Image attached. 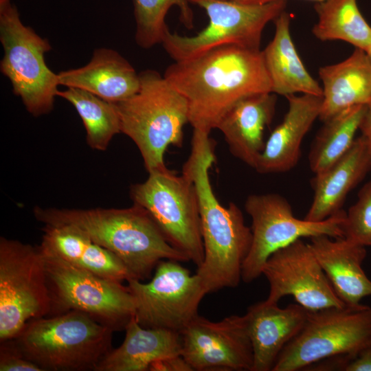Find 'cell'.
<instances>
[{
    "label": "cell",
    "instance_id": "obj_35",
    "mask_svg": "<svg viewBox=\"0 0 371 371\" xmlns=\"http://www.w3.org/2000/svg\"><path fill=\"white\" fill-rule=\"evenodd\" d=\"M247 5H261L273 0H225Z\"/></svg>",
    "mask_w": 371,
    "mask_h": 371
},
{
    "label": "cell",
    "instance_id": "obj_4",
    "mask_svg": "<svg viewBox=\"0 0 371 371\" xmlns=\"http://www.w3.org/2000/svg\"><path fill=\"white\" fill-rule=\"evenodd\" d=\"M139 77L138 91L113 103L121 133L136 144L149 173L168 168L164 154L169 146L181 147L188 105L185 97L158 71L146 69Z\"/></svg>",
    "mask_w": 371,
    "mask_h": 371
},
{
    "label": "cell",
    "instance_id": "obj_31",
    "mask_svg": "<svg viewBox=\"0 0 371 371\" xmlns=\"http://www.w3.org/2000/svg\"><path fill=\"white\" fill-rule=\"evenodd\" d=\"M0 371H43V370L23 355L12 339L1 341Z\"/></svg>",
    "mask_w": 371,
    "mask_h": 371
},
{
    "label": "cell",
    "instance_id": "obj_23",
    "mask_svg": "<svg viewBox=\"0 0 371 371\" xmlns=\"http://www.w3.org/2000/svg\"><path fill=\"white\" fill-rule=\"evenodd\" d=\"M125 338L98 364L95 371H146L160 359L181 355L179 333L146 328L133 317L125 328Z\"/></svg>",
    "mask_w": 371,
    "mask_h": 371
},
{
    "label": "cell",
    "instance_id": "obj_14",
    "mask_svg": "<svg viewBox=\"0 0 371 371\" xmlns=\"http://www.w3.org/2000/svg\"><path fill=\"white\" fill-rule=\"evenodd\" d=\"M262 275L269 284L266 299L269 302L278 303L291 295L310 311L346 306L337 295L310 243L302 238L273 253Z\"/></svg>",
    "mask_w": 371,
    "mask_h": 371
},
{
    "label": "cell",
    "instance_id": "obj_17",
    "mask_svg": "<svg viewBox=\"0 0 371 371\" xmlns=\"http://www.w3.org/2000/svg\"><path fill=\"white\" fill-rule=\"evenodd\" d=\"M288 110L272 131L258 159L255 170L260 174L286 172L298 163L302 141L319 118L322 96L301 94L286 97Z\"/></svg>",
    "mask_w": 371,
    "mask_h": 371
},
{
    "label": "cell",
    "instance_id": "obj_30",
    "mask_svg": "<svg viewBox=\"0 0 371 371\" xmlns=\"http://www.w3.org/2000/svg\"><path fill=\"white\" fill-rule=\"evenodd\" d=\"M357 200L346 212L344 236L366 247H371V181L359 190Z\"/></svg>",
    "mask_w": 371,
    "mask_h": 371
},
{
    "label": "cell",
    "instance_id": "obj_38",
    "mask_svg": "<svg viewBox=\"0 0 371 371\" xmlns=\"http://www.w3.org/2000/svg\"><path fill=\"white\" fill-rule=\"evenodd\" d=\"M313 1H315L317 3V2H322V1H325V0H313Z\"/></svg>",
    "mask_w": 371,
    "mask_h": 371
},
{
    "label": "cell",
    "instance_id": "obj_1",
    "mask_svg": "<svg viewBox=\"0 0 371 371\" xmlns=\"http://www.w3.org/2000/svg\"><path fill=\"white\" fill-rule=\"evenodd\" d=\"M186 99L188 122L210 133L225 114L248 95L271 92L262 52L236 45L175 61L164 74Z\"/></svg>",
    "mask_w": 371,
    "mask_h": 371
},
{
    "label": "cell",
    "instance_id": "obj_22",
    "mask_svg": "<svg viewBox=\"0 0 371 371\" xmlns=\"http://www.w3.org/2000/svg\"><path fill=\"white\" fill-rule=\"evenodd\" d=\"M322 104L319 119L323 122L341 111L367 105L371 97V60L366 52L356 48L344 60L322 67Z\"/></svg>",
    "mask_w": 371,
    "mask_h": 371
},
{
    "label": "cell",
    "instance_id": "obj_7",
    "mask_svg": "<svg viewBox=\"0 0 371 371\" xmlns=\"http://www.w3.org/2000/svg\"><path fill=\"white\" fill-rule=\"evenodd\" d=\"M52 300L50 315L85 313L113 331L125 330L135 316L128 286L84 270L40 245Z\"/></svg>",
    "mask_w": 371,
    "mask_h": 371
},
{
    "label": "cell",
    "instance_id": "obj_29",
    "mask_svg": "<svg viewBox=\"0 0 371 371\" xmlns=\"http://www.w3.org/2000/svg\"><path fill=\"white\" fill-rule=\"evenodd\" d=\"M190 0H133L136 23L135 42L143 49L161 43L168 28L165 19L168 10L178 8L180 21L188 29L194 27V14Z\"/></svg>",
    "mask_w": 371,
    "mask_h": 371
},
{
    "label": "cell",
    "instance_id": "obj_33",
    "mask_svg": "<svg viewBox=\"0 0 371 371\" xmlns=\"http://www.w3.org/2000/svg\"><path fill=\"white\" fill-rule=\"evenodd\" d=\"M346 371H371V344L363 348L345 366Z\"/></svg>",
    "mask_w": 371,
    "mask_h": 371
},
{
    "label": "cell",
    "instance_id": "obj_20",
    "mask_svg": "<svg viewBox=\"0 0 371 371\" xmlns=\"http://www.w3.org/2000/svg\"><path fill=\"white\" fill-rule=\"evenodd\" d=\"M370 169L366 139L361 135L343 157L311 179L313 199L304 218L321 221L341 211L348 193Z\"/></svg>",
    "mask_w": 371,
    "mask_h": 371
},
{
    "label": "cell",
    "instance_id": "obj_18",
    "mask_svg": "<svg viewBox=\"0 0 371 371\" xmlns=\"http://www.w3.org/2000/svg\"><path fill=\"white\" fill-rule=\"evenodd\" d=\"M310 245L345 305L359 306L363 298L371 296V280L362 267L366 246L344 237L333 238L326 235L311 238Z\"/></svg>",
    "mask_w": 371,
    "mask_h": 371
},
{
    "label": "cell",
    "instance_id": "obj_13",
    "mask_svg": "<svg viewBox=\"0 0 371 371\" xmlns=\"http://www.w3.org/2000/svg\"><path fill=\"white\" fill-rule=\"evenodd\" d=\"M127 286L135 301V319L146 328L180 333L198 314L207 292L199 276L172 260L157 265L151 280L129 279Z\"/></svg>",
    "mask_w": 371,
    "mask_h": 371
},
{
    "label": "cell",
    "instance_id": "obj_25",
    "mask_svg": "<svg viewBox=\"0 0 371 371\" xmlns=\"http://www.w3.org/2000/svg\"><path fill=\"white\" fill-rule=\"evenodd\" d=\"M41 245L70 264L101 277L122 282L131 278L113 253L69 225H45Z\"/></svg>",
    "mask_w": 371,
    "mask_h": 371
},
{
    "label": "cell",
    "instance_id": "obj_34",
    "mask_svg": "<svg viewBox=\"0 0 371 371\" xmlns=\"http://www.w3.org/2000/svg\"><path fill=\"white\" fill-rule=\"evenodd\" d=\"M359 130L365 136L371 135V97L366 105V111L362 120Z\"/></svg>",
    "mask_w": 371,
    "mask_h": 371
},
{
    "label": "cell",
    "instance_id": "obj_9",
    "mask_svg": "<svg viewBox=\"0 0 371 371\" xmlns=\"http://www.w3.org/2000/svg\"><path fill=\"white\" fill-rule=\"evenodd\" d=\"M206 12L208 25L194 36H182L168 28L161 44L175 61L196 58L226 45L260 49L267 24L274 21L286 6V0L247 5L225 0H190Z\"/></svg>",
    "mask_w": 371,
    "mask_h": 371
},
{
    "label": "cell",
    "instance_id": "obj_21",
    "mask_svg": "<svg viewBox=\"0 0 371 371\" xmlns=\"http://www.w3.org/2000/svg\"><path fill=\"white\" fill-rule=\"evenodd\" d=\"M59 85L90 92L98 97L117 102L135 94L139 77L131 63L117 51L95 49L85 66L58 74Z\"/></svg>",
    "mask_w": 371,
    "mask_h": 371
},
{
    "label": "cell",
    "instance_id": "obj_10",
    "mask_svg": "<svg viewBox=\"0 0 371 371\" xmlns=\"http://www.w3.org/2000/svg\"><path fill=\"white\" fill-rule=\"evenodd\" d=\"M148 174L145 181L131 186L133 204L145 209L168 243L199 267L204 247L192 181L186 174L177 175L168 168Z\"/></svg>",
    "mask_w": 371,
    "mask_h": 371
},
{
    "label": "cell",
    "instance_id": "obj_11",
    "mask_svg": "<svg viewBox=\"0 0 371 371\" xmlns=\"http://www.w3.org/2000/svg\"><path fill=\"white\" fill-rule=\"evenodd\" d=\"M52 300L40 247L0 238V341L49 316Z\"/></svg>",
    "mask_w": 371,
    "mask_h": 371
},
{
    "label": "cell",
    "instance_id": "obj_26",
    "mask_svg": "<svg viewBox=\"0 0 371 371\" xmlns=\"http://www.w3.org/2000/svg\"><path fill=\"white\" fill-rule=\"evenodd\" d=\"M318 21L313 35L322 41H342L366 52L371 45V25L357 0H325L315 5Z\"/></svg>",
    "mask_w": 371,
    "mask_h": 371
},
{
    "label": "cell",
    "instance_id": "obj_24",
    "mask_svg": "<svg viewBox=\"0 0 371 371\" xmlns=\"http://www.w3.org/2000/svg\"><path fill=\"white\" fill-rule=\"evenodd\" d=\"M274 21V36L262 51L271 92L285 97L297 93L322 96V87L306 69L293 42L290 14L283 11Z\"/></svg>",
    "mask_w": 371,
    "mask_h": 371
},
{
    "label": "cell",
    "instance_id": "obj_19",
    "mask_svg": "<svg viewBox=\"0 0 371 371\" xmlns=\"http://www.w3.org/2000/svg\"><path fill=\"white\" fill-rule=\"evenodd\" d=\"M276 102L272 92L245 97L225 114L216 128L230 153L254 169L264 149V131L273 118Z\"/></svg>",
    "mask_w": 371,
    "mask_h": 371
},
{
    "label": "cell",
    "instance_id": "obj_6",
    "mask_svg": "<svg viewBox=\"0 0 371 371\" xmlns=\"http://www.w3.org/2000/svg\"><path fill=\"white\" fill-rule=\"evenodd\" d=\"M0 42L3 49L0 70L10 81L13 93L33 116L51 112L59 86L58 74L45 60L52 46L22 23L11 0H0Z\"/></svg>",
    "mask_w": 371,
    "mask_h": 371
},
{
    "label": "cell",
    "instance_id": "obj_12",
    "mask_svg": "<svg viewBox=\"0 0 371 371\" xmlns=\"http://www.w3.org/2000/svg\"><path fill=\"white\" fill-rule=\"evenodd\" d=\"M251 218L252 243L242 267V280L249 283L262 275L269 256L297 239L320 235L344 238L346 212L341 210L321 221L296 218L286 198L277 193L253 194L245 202Z\"/></svg>",
    "mask_w": 371,
    "mask_h": 371
},
{
    "label": "cell",
    "instance_id": "obj_28",
    "mask_svg": "<svg viewBox=\"0 0 371 371\" xmlns=\"http://www.w3.org/2000/svg\"><path fill=\"white\" fill-rule=\"evenodd\" d=\"M57 96L71 103L78 112L86 130L87 142L91 148L105 150L112 138L121 133L119 115L113 102L73 87L58 90Z\"/></svg>",
    "mask_w": 371,
    "mask_h": 371
},
{
    "label": "cell",
    "instance_id": "obj_5",
    "mask_svg": "<svg viewBox=\"0 0 371 371\" xmlns=\"http://www.w3.org/2000/svg\"><path fill=\"white\" fill-rule=\"evenodd\" d=\"M113 332L88 314L70 310L30 320L13 339L43 371H95L113 349Z\"/></svg>",
    "mask_w": 371,
    "mask_h": 371
},
{
    "label": "cell",
    "instance_id": "obj_3",
    "mask_svg": "<svg viewBox=\"0 0 371 371\" xmlns=\"http://www.w3.org/2000/svg\"><path fill=\"white\" fill-rule=\"evenodd\" d=\"M34 214L45 225L73 227L115 254L127 268L130 279L149 278L163 260L190 261L168 243L148 212L136 204L122 209L36 207Z\"/></svg>",
    "mask_w": 371,
    "mask_h": 371
},
{
    "label": "cell",
    "instance_id": "obj_2",
    "mask_svg": "<svg viewBox=\"0 0 371 371\" xmlns=\"http://www.w3.org/2000/svg\"><path fill=\"white\" fill-rule=\"evenodd\" d=\"M209 134L194 129L190 153L182 169L197 195L204 258L196 273L207 293L239 284L252 243L251 229L238 205H222L213 192L209 171L216 157Z\"/></svg>",
    "mask_w": 371,
    "mask_h": 371
},
{
    "label": "cell",
    "instance_id": "obj_8",
    "mask_svg": "<svg viewBox=\"0 0 371 371\" xmlns=\"http://www.w3.org/2000/svg\"><path fill=\"white\" fill-rule=\"evenodd\" d=\"M370 344V306L308 311L303 328L284 348L272 371H297L337 357L349 361Z\"/></svg>",
    "mask_w": 371,
    "mask_h": 371
},
{
    "label": "cell",
    "instance_id": "obj_36",
    "mask_svg": "<svg viewBox=\"0 0 371 371\" xmlns=\"http://www.w3.org/2000/svg\"><path fill=\"white\" fill-rule=\"evenodd\" d=\"M365 137H366V143H367L368 153H369L370 157V159H371V135L365 136Z\"/></svg>",
    "mask_w": 371,
    "mask_h": 371
},
{
    "label": "cell",
    "instance_id": "obj_32",
    "mask_svg": "<svg viewBox=\"0 0 371 371\" xmlns=\"http://www.w3.org/2000/svg\"><path fill=\"white\" fill-rule=\"evenodd\" d=\"M150 371H192V367L181 355L160 359L153 363Z\"/></svg>",
    "mask_w": 371,
    "mask_h": 371
},
{
    "label": "cell",
    "instance_id": "obj_16",
    "mask_svg": "<svg viewBox=\"0 0 371 371\" xmlns=\"http://www.w3.org/2000/svg\"><path fill=\"white\" fill-rule=\"evenodd\" d=\"M308 310L299 304L280 308L266 300L250 306L244 315L251 342V371H272L287 344L302 330Z\"/></svg>",
    "mask_w": 371,
    "mask_h": 371
},
{
    "label": "cell",
    "instance_id": "obj_15",
    "mask_svg": "<svg viewBox=\"0 0 371 371\" xmlns=\"http://www.w3.org/2000/svg\"><path fill=\"white\" fill-rule=\"evenodd\" d=\"M179 334L181 356L193 370L251 371L253 348L245 315L211 322L198 315Z\"/></svg>",
    "mask_w": 371,
    "mask_h": 371
},
{
    "label": "cell",
    "instance_id": "obj_27",
    "mask_svg": "<svg viewBox=\"0 0 371 371\" xmlns=\"http://www.w3.org/2000/svg\"><path fill=\"white\" fill-rule=\"evenodd\" d=\"M366 111V105L350 107L324 122L308 155L310 168L315 175L326 170L349 150Z\"/></svg>",
    "mask_w": 371,
    "mask_h": 371
},
{
    "label": "cell",
    "instance_id": "obj_37",
    "mask_svg": "<svg viewBox=\"0 0 371 371\" xmlns=\"http://www.w3.org/2000/svg\"><path fill=\"white\" fill-rule=\"evenodd\" d=\"M366 53L369 57V58L371 60V45L370 47L368 48V49L366 51Z\"/></svg>",
    "mask_w": 371,
    "mask_h": 371
}]
</instances>
